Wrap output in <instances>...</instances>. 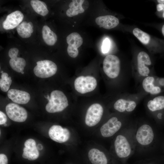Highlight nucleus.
<instances>
[{
    "mask_svg": "<svg viewBox=\"0 0 164 164\" xmlns=\"http://www.w3.org/2000/svg\"><path fill=\"white\" fill-rule=\"evenodd\" d=\"M136 145L134 132L130 129H125L123 133L116 137L114 144V150L123 164H127V160L133 154Z\"/></svg>",
    "mask_w": 164,
    "mask_h": 164,
    "instance_id": "1",
    "label": "nucleus"
},
{
    "mask_svg": "<svg viewBox=\"0 0 164 164\" xmlns=\"http://www.w3.org/2000/svg\"><path fill=\"white\" fill-rule=\"evenodd\" d=\"M48 100L49 102L46 105L45 108L47 111L49 113H54L61 111L68 105L66 96L60 91L55 90L53 91Z\"/></svg>",
    "mask_w": 164,
    "mask_h": 164,
    "instance_id": "2",
    "label": "nucleus"
},
{
    "mask_svg": "<svg viewBox=\"0 0 164 164\" xmlns=\"http://www.w3.org/2000/svg\"><path fill=\"white\" fill-rule=\"evenodd\" d=\"M154 133L152 127L148 124H143L134 132L136 144L146 147L152 143L154 139Z\"/></svg>",
    "mask_w": 164,
    "mask_h": 164,
    "instance_id": "3",
    "label": "nucleus"
},
{
    "mask_svg": "<svg viewBox=\"0 0 164 164\" xmlns=\"http://www.w3.org/2000/svg\"><path fill=\"white\" fill-rule=\"evenodd\" d=\"M134 69L136 75L140 78L150 75L152 65L151 58L146 52L142 51L137 54Z\"/></svg>",
    "mask_w": 164,
    "mask_h": 164,
    "instance_id": "4",
    "label": "nucleus"
},
{
    "mask_svg": "<svg viewBox=\"0 0 164 164\" xmlns=\"http://www.w3.org/2000/svg\"><path fill=\"white\" fill-rule=\"evenodd\" d=\"M103 70L109 78L113 79L117 77L121 71V62L119 58L114 55H109L104 58L103 62Z\"/></svg>",
    "mask_w": 164,
    "mask_h": 164,
    "instance_id": "5",
    "label": "nucleus"
},
{
    "mask_svg": "<svg viewBox=\"0 0 164 164\" xmlns=\"http://www.w3.org/2000/svg\"><path fill=\"white\" fill-rule=\"evenodd\" d=\"M36 63L37 65L33 69V72L35 75L38 77L48 78L55 74L57 72L56 65L51 60H40L37 61Z\"/></svg>",
    "mask_w": 164,
    "mask_h": 164,
    "instance_id": "6",
    "label": "nucleus"
},
{
    "mask_svg": "<svg viewBox=\"0 0 164 164\" xmlns=\"http://www.w3.org/2000/svg\"><path fill=\"white\" fill-rule=\"evenodd\" d=\"M97 85L96 79L91 76H81L77 77L74 82V87L76 90L81 94H84L93 91Z\"/></svg>",
    "mask_w": 164,
    "mask_h": 164,
    "instance_id": "7",
    "label": "nucleus"
},
{
    "mask_svg": "<svg viewBox=\"0 0 164 164\" xmlns=\"http://www.w3.org/2000/svg\"><path fill=\"white\" fill-rule=\"evenodd\" d=\"M104 112L102 106L98 103L92 104L88 108L86 115L85 122L89 127L94 126L100 121Z\"/></svg>",
    "mask_w": 164,
    "mask_h": 164,
    "instance_id": "8",
    "label": "nucleus"
},
{
    "mask_svg": "<svg viewBox=\"0 0 164 164\" xmlns=\"http://www.w3.org/2000/svg\"><path fill=\"white\" fill-rule=\"evenodd\" d=\"M5 111L9 118L14 121L23 122L27 118V113L26 110L16 104H8L5 107Z\"/></svg>",
    "mask_w": 164,
    "mask_h": 164,
    "instance_id": "9",
    "label": "nucleus"
},
{
    "mask_svg": "<svg viewBox=\"0 0 164 164\" xmlns=\"http://www.w3.org/2000/svg\"><path fill=\"white\" fill-rule=\"evenodd\" d=\"M122 123L116 117L110 118L100 128L101 135L104 137L112 136L121 128Z\"/></svg>",
    "mask_w": 164,
    "mask_h": 164,
    "instance_id": "10",
    "label": "nucleus"
},
{
    "mask_svg": "<svg viewBox=\"0 0 164 164\" xmlns=\"http://www.w3.org/2000/svg\"><path fill=\"white\" fill-rule=\"evenodd\" d=\"M49 135L53 141L62 143L68 141L70 137V133L67 129L63 128L59 125H54L50 128Z\"/></svg>",
    "mask_w": 164,
    "mask_h": 164,
    "instance_id": "11",
    "label": "nucleus"
},
{
    "mask_svg": "<svg viewBox=\"0 0 164 164\" xmlns=\"http://www.w3.org/2000/svg\"><path fill=\"white\" fill-rule=\"evenodd\" d=\"M137 101L130 98H120L114 104V108L121 113H128L133 111L137 105Z\"/></svg>",
    "mask_w": 164,
    "mask_h": 164,
    "instance_id": "12",
    "label": "nucleus"
},
{
    "mask_svg": "<svg viewBox=\"0 0 164 164\" xmlns=\"http://www.w3.org/2000/svg\"><path fill=\"white\" fill-rule=\"evenodd\" d=\"M25 147L23 149L22 157L29 160H34L39 156V153L36 146L35 141L29 138L26 140L24 143Z\"/></svg>",
    "mask_w": 164,
    "mask_h": 164,
    "instance_id": "13",
    "label": "nucleus"
},
{
    "mask_svg": "<svg viewBox=\"0 0 164 164\" xmlns=\"http://www.w3.org/2000/svg\"><path fill=\"white\" fill-rule=\"evenodd\" d=\"M23 18L24 15L21 12L15 11L7 16L3 23V28L6 30L14 29L20 24Z\"/></svg>",
    "mask_w": 164,
    "mask_h": 164,
    "instance_id": "14",
    "label": "nucleus"
},
{
    "mask_svg": "<svg viewBox=\"0 0 164 164\" xmlns=\"http://www.w3.org/2000/svg\"><path fill=\"white\" fill-rule=\"evenodd\" d=\"M155 80V77L151 75L143 78L142 85L143 90L147 93L152 95L160 93L162 89L159 86L156 85Z\"/></svg>",
    "mask_w": 164,
    "mask_h": 164,
    "instance_id": "15",
    "label": "nucleus"
},
{
    "mask_svg": "<svg viewBox=\"0 0 164 164\" xmlns=\"http://www.w3.org/2000/svg\"><path fill=\"white\" fill-rule=\"evenodd\" d=\"M8 96L13 102L25 104L29 101L30 96L28 92L16 89H11L8 92Z\"/></svg>",
    "mask_w": 164,
    "mask_h": 164,
    "instance_id": "16",
    "label": "nucleus"
},
{
    "mask_svg": "<svg viewBox=\"0 0 164 164\" xmlns=\"http://www.w3.org/2000/svg\"><path fill=\"white\" fill-rule=\"evenodd\" d=\"M95 22L100 27L108 29L116 27L119 23L118 19L112 15L99 16L96 19Z\"/></svg>",
    "mask_w": 164,
    "mask_h": 164,
    "instance_id": "17",
    "label": "nucleus"
},
{
    "mask_svg": "<svg viewBox=\"0 0 164 164\" xmlns=\"http://www.w3.org/2000/svg\"><path fill=\"white\" fill-rule=\"evenodd\" d=\"M89 159L92 164H108V159L104 153L97 149L93 148L88 153Z\"/></svg>",
    "mask_w": 164,
    "mask_h": 164,
    "instance_id": "18",
    "label": "nucleus"
},
{
    "mask_svg": "<svg viewBox=\"0 0 164 164\" xmlns=\"http://www.w3.org/2000/svg\"><path fill=\"white\" fill-rule=\"evenodd\" d=\"M148 110L154 112L164 109V96L155 97L148 101L146 104Z\"/></svg>",
    "mask_w": 164,
    "mask_h": 164,
    "instance_id": "19",
    "label": "nucleus"
},
{
    "mask_svg": "<svg viewBox=\"0 0 164 164\" xmlns=\"http://www.w3.org/2000/svg\"><path fill=\"white\" fill-rule=\"evenodd\" d=\"M84 1V0H72L69 5V8L66 11L67 15L72 17L84 12V10L82 5Z\"/></svg>",
    "mask_w": 164,
    "mask_h": 164,
    "instance_id": "20",
    "label": "nucleus"
},
{
    "mask_svg": "<svg viewBox=\"0 0 164 164\" xmlns=\"http://www.w3.org/2000/svg\"><path fill=\"white\" fill-rule=\"evenodd\" d=\"M33 27L32 22L23 21L17 27L16 30L20 36L24 38H27L30 37L33 32Z\"/></svg>",
    "mask_w": 164,
    "mask_h": 164,
    "instance_id": "21",
    "label": "nucleus"
},
{
    "mask_svg": "<svg viewBox=\"0 0 164 164\" xmlns=\"http://www.w3.org/2000/svg\"><path fill=\"white\" fill-rule=\"evenodd\" d=\"M43 38L45 43L49 46H53L57 41L56 34L47 26H43L42 30Z\"/></svg>",
    "mask_w": 164,
    "mask_h": 164,
    "instance_id": "22",
    "label": "nucleus"
},
{
    "mask_svg": "<svg viewBox=\"0 0 164 164\" xmlns=\"http://www.w3.org/2000/svg\"><path fill=\"white\" fill-rule=\"evenodd\" d=\"M66 40L68 44V47L77 49L80 47L83 43L82 37L79 33L76 32L72 33L68 36Z\"/></svg>",
    "mask_w": 164,
    "mask_h": 164,
    "instance_id": "23",
    "label": "nucleus"
},
{
    "mask_svg": "<svg viewBox=\"0 0 164 164\" xmlns=\"http://www.w3.org/2000/svg\"><path fill=\"white\" fill-rule=\"evenodd\" d=\"M30 5L33 10L39 14L44 16L48 13L47 6L43 2L32 0L30 1Z\"/></svg>",
    "mask_w": 164,
    "mask_h": 164,
    "instance_id": "24",
    "label": "nucleus"
},
{
    "mask_svg": "<svg viewBox=\"0 0 164 164\" xmlns=\"http://www.w3.org/2000/svg\"><path fill=\"white\" fill-rule=\"evenodd\" d=\"M9 63L13 70L19 73H21L26 66V62L23 58L16 56L11 58Z\"/></svg>",
    "mask_w": 164,
    "mask_h": 164,
    "instance_id": "25",
    "label": "nucleus"
},
{
    "mask_svg": "<svg viewBox=\"0 0 164 164\" xmlns=\"http://www.w3.org/2000/svg\"><path fill=\"white\" fill-rule=\"evenodd\" d=\"M134 36L143 44L147 45L151 41L150 36L140 29L135 28L133 30Z\"/></svg>",
    "mask_w": 164,
    "mask_h": 164,
    "instance_id": "26",
    "label": "nucleus"
},
{
    "mask_svg": "<svg viewBox=\"0 0 164 164\" xmlns=\"http://www.w3.org/2000/svg\"><path fill=\"white\" fill-rule=\"evenodd\" d=\"M1 78L0 79V87L1 90L4 92H7L11 85L12 80L10 77H8L7 73L4 72L2 73Z\"/></svg>",
    "mask_w": 164,
    "mask_h": 164,
    "instance_id": "27",
    "label": "nucleus"
},
{
    "mask_svg": "<svg viewBox=\"0 0 164 164\" xmlns=\"http://www.w3.org/2000/svg\"><path fill=\"white\" fill-rule=\"evenodd\" d=\"M110 41L108 38H106L103 42L102 46V51L103 53H108L110 49Z\"/></svg>",
    "mask_w": 164,
    "mask_h": 164,
    "instance_id": "28",
    "label": "nucleus"
},
{
    "mask_svg": "<svg viewBox=\"0 0 164 164\" xmlns=\"http://www.w3.org/2000/svg\"><path fill=\"white\" fill-rule=\"evenodd\" d=\"M19 50L16 48H12L10 49L9 51L8 54L9 57L11 58L17 56Z\"/></svg>",
    "mask_w": 164,
    "mask_h": 164,
    "instance_id": "29",
    "label": "nucleus"
},
{
    "mask_svg": "<svg viewBox=\"0 0 164 164\" xmlns=\"http://www.w3.org/2000/svg\"><path fill=\"white\" fill-rule=\"evenodd\" d=\"M135 164H155L152 159H146L141 160L136 162Z\"/></svg>",
    "mask_w": 164,
    "mask_h": 164,
    "instance_id": "30",
    "label": "nucleus"
},
{
    "mask_svg": "<svg viewBox=\"0 0 164 164\" xmlns=\"http://www.w3.org/2000/svg\"><path fill=\"white\" fill-rule=\"evenodd\" d=\"M7 121V117L5 113L0 111V125L4 124Z\"/></svg>",
    "mask_w": 164,
    "mask_h": 164,
    "instance_id": "31",
    "label": "nucleus"
},
{
    "mask_svg": "<svg viewBox=\"0 0 164 164\" xmlns=\"http://www.w3.org/2000/svg\"><path fill=\"white\" fill-rule=\"evenodd\" d=\"M8 159L6 156L4 154H0V164H8Z\"/></svg>",
    "mask_w": 164,
    "mask_h": 164,
    "instance_id": "32",
    "label": "nucleus"
},
{
    "mask_svg": "<svg viewBox=\"0 0 164 164\" xmlns=\"http://www.w3.org/2000/svg\"><path fill=\"white\" fill-rule=\"evenodd\" d=\"M156 9L157 11L160 12L163 10H164V4H159L156 6Z\"/></svg>",
    "mask_w": 164,
    "mask_h": 164,
    "instance_id": "33",
    "label": "nucleus"
},
{
    "mask_svg": "<svg viewBox=\"0 0 164 164\" xmlns=\"http://www.w3.org/2000/svg\"><path fill=\"white\" fill-rule=\"evenodd\" d=\"M158 81L159 84L162 86H164V78H160L158 79Z\"/></svg>",
    "mask_w": 164,
    "mask_h": 164,
    "instance_id": "34",
    "label": "nucleus"
},
{
    "mask_svg": "<svg viewBox=\"0 0 164 164\" xmlns=\"http://www.w3.org/2000/svg\"><path fill=\"white\" fill-rule=\"evenodd\" d=\"M37 147L39 150H41L43 149V146L40 144H38L37 145Z\"/></svg>",
    "mask_w": 164,
    "mask_h": 164,
    "instance_id": "35",
    "label": "nucleus"
},
{
    "mask_svg": "<svg viewBox=\"0 0 164 164\" xmlns=\"http://www.w3.org/2000/svg\"><path fill=\"white\" fill-rule=\"evenodd\" d=\"M157 2L159 4H164V0H158Z\"/></svg>",
    "mask_w": 164,
    "mask_h": 164,
    "instance_id": "36",
    "label": "nucleus"
},
{
    "mask_svg": "<svg viewBox=\"0 0 164 164\" xmlns=\"http://www.w3.org/2000/svg\"><path fill=\"white\" fill-rule=\"evenodd\" d=\"M162 33L163 34V35L164 36V24L162 27Z\"/></svg>",
    "mask_w": 164,
    "mask_h": 164,
    "instance_id": "37",
    "label": "nucleus"
},
{
    "mask_svg": "<svg viewBox=\"0 0 164 164\" xmlns=\"http://www.w3.org/2000/svg\"><path fill=\"white\" fill-rule=\"evenodd\" d=\"M163 17L164 18V10L162 15Z\"/></svg>",
    "mask_w": 164,
    "mask_h": 164,
    "instance_id": "38",
    "label": "nucleus"
},
{
    "mask_svg": "<svg viewBox=\"0 0 164 164\" xmlns=\"http://www.w3.org/2000/svg\"><path fill=\"white\" fill-rule=\"evenodd\" d=\"M21 73L22 74H23L24 73V72L23 71H22Z\"/></svg>",
    "mask_w": 164,
    "mask_h": 164,
    "instance_id": "39",
    "label": "nucleus"
},
{
    "mask_svg": "<svg viewBox=\"0 0 164 164\" xmlns=\"http://www.w3.org/2000/svg\"><path fill=\"white\" fill-rule=\"evenodd\" d=\"M4 73V72H3V71H1V73Z\"/></svg>",
    "mask_w": 164,
    "mask_h": 164,
    "instance_id": "40",
    "label": "nucleus"
}]
</instances>
